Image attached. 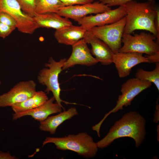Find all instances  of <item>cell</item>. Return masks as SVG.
<instances>
[{"instance_id": "1", "label": "cell", "mask_w": 159, "mask_h": 159, "mask_svg": "<svg viewBox=\"0 0 159 159\" xmlns=\"http://www.w3.org/2000/svg\"><path fill=\"white\" fill-rule=\"evenodd\" d=\"M145 118L139 112L130 111L115 121L106 135L96 143L98 148L108 146L115 140L128 137L134 140L135 146L139 147L146 135Z\"/></svg>"}, {"instance_id": "2", "label": "cell", "mask_w": 159, "mask_h": 159, "mask_svg": "<svg viewBox=\"0 0 159 159\" xmlns=\"http://www.w3.org/2000/svg\"><path fill=\"white\" fill-rule=\"evenodd\" d=\"M123 5L125 8L126 19L123 34H131L137 30H146L156 37V42L159 44V34L155 25L158 6L155 1L138 2L133 0Z\"/></svg>"}, {"instance_id": "3", "label": "cell", "mask_w": 159, "mask_h": 159, "mask_svg": "<svg viewBox=\"0 0 159 159\" xmlns=\"http://www.w3.org/2000/svg\"><path fill=\"white\" fill-rule=\"evenodd\" d=\"M50 143L54 144L57 149L73 151L87 158L94 157L98 149L96 143L86 132L69 134L62 137H46L43 142L42 147Z\"/></svg>"}, {"instance_id": "4", "label": "cell", "mask_w": 159, "mask_h": 159, "mask_svg": "<svg viewBox=\"0 0 159 159\" xmlns=\"http://www.w3.org/2000/svg\"><path fill=\"white\" fill-rule=\"evenodd\" d=\"M66 60L65 58L61 59L57 61L52 57H50L47 62L45 64V67L39 71L37 76L38 82L46 87L44 92L47 94L51 92L56 102L64 110H65L62 105V102L66 104H77L64 101L60 97L61 89L59 81V76L62 70L63 64Z\"/></svg>"}, {"instance_id": "5", "label": "cell", "mask_w": 159, "mask_h": 159, "mask_svg": "<svg viewBox=\"0 0 159 159\" xmlns=\"http://www.w3.org/2000/svg\"><path fill=\"white\" fill-rule=\"evenodd\" d=\"M152 84L150 82L135 77L127 80L122 85L120 90L121 94L119 96L115 106L106 114L98 123L93 126L92 129L99 132L103 122L110 114L122 110L124 107L130 105L135 97L143 91L150 87Z\"/></svg>"}, {"instance_id": "6", "label": "cell", "mask_w": 159, "mask_h": 159, "mask_svg": "<svg viewBox=\"0 0 159 159\" xmlns=\"http://www.w3.org/2000/svg\"><path fill=\"white\" fill-rule=\"evenodd\" d=\"M156 37L150 32H142L133 35L123 34L122 42L123 44L119 50L121 52H136L148 55L159 52V44L156 42Z\"/></svg>"}, {"instance_id": "7", "label": "cell", "mask_w": 159, "mask_h": 159, "mask_svg": "<svg viewBox=\"0 0 159 159\" xmlns=\"http://www.w3.org/2000/svg\"><path fill=\"white\" fill-rule=\"evenodd\" d=\"M126 21L125 16L114 23L93 27L89 30L106 43L113 53L119 52Z\"/></svg>"}, {"instance_id": "8", "label": "cell", "mask_w": 159, "mask_h": 159, "mask_svg": "<svg viewBox=\"0 0 159 159\" xmlns=\"http://www.w3.org/2000/svg\"><path fill=\"white\" fill-rule=\"evenodd\" d=\"M6 13L11 16L16 21V29L20 32L32 34L39 28L32 17L22 10L16 0H0V12Z\"/></svg>"}, {"instance_id": "9", "label": "cell", "mask_w": 159, "mask_h": 159, "mask_svg": "<svg viewBox=\"0 0 159 159\" xmlns=\"http://www.w3.org/2000/svg\"><path fill=\"white\" fill-rule=\"evenodd\" d=\"M36 87L32 80L18 82L8 92L0 95V107H11L25 101L36 92Z\"/></svg>"}, {"instance_id": "10", "label": "cell", "mask_w": 159, "mask_h": 159, "mask_svg": "<svg viewBox=\"0 0 159 159\" xmlns=\"http://www.w3.org/2000/svg\"><path fill=\"white\" fill-rule=\"evenodd\" d=\"M97 1L82 4L65 6L56 13L62 16L77 21L88 14L101 13L111 9L107 4Z\"/></svg>"}, {"instance_id": "11", "label": "cell", "mask_w": 159, "mask_h": 159, "mask_svg": "<svg viewBox=\"0 0 159 159\" xmlns=\"http://www.w3.org/2000/svg\"><path fill=\"white\" fill-rule=\"evenodd\" d=\"M125 8L123 5L117 9H111L96 14L87 16L77 21L78 24L89 30L92 28L101 26L116 22L126 16Z\"/></svg>"}, {"instance_id": "12", "label": "cell", "mask_w": 159, "mask_h": 159, "mask_svg": "<svg viewBox=\"0 0 159 159\" xmlns=\"http://www.w3.org/2000/svg\"><path fill=\"white\" fill-rule=\"evenodd\" d=\"M87 43L84 38L72 45V52L69 58L64 62L62 70H64L77 65L91 66L98 63L94 57Z\"/></svg>"}, {"instance_id": "13", "label": "cell", "mask_w": 159, "mask_h": 159, "mask_svg": "<svg viewBox=\"0 0 159 159\" xmlns=\"http://www.w3.org/2000/svg\"><path fill=\"white\" fill-rule=\"evenodd\" d=\"M112 63L115 64L119 77L124 78L129 75L134 67L143 63H148V61L142 53L118 52L114 54Z\"/></svg>"}, {"instance_id": "14", "label": "cell", "mask_w": 159, "mask_h": 159, "mask_svg": "<svg viewBox=\"0 0 159 159\" xmlns=\"http://www.w3.org/2000/svg\"><path fill=\"white\" fill-rule=\"evenodd\" d=\"M83 38L91 46V52L95 58L103 65L112 63L114 53L109 47L89 31H87Z\"/></svg>"}, {"instance_id": "15", "label": "cell", "mask_w": 159, "mask_h": 159, "mask_svg": "<svg viewBox=\"0 0 159 159\" xmlns=\"http://www.w3.org/2000/svg\"><path fill=\"white\" fill-rule=\"evenodd\" d=\"M52 96L44 103L35 108L14 113L12 114L13 120H16L26 116H30L40 122L45 120L51 115L62 112V108L56 102Z\"/></svg>"}, {"instance_id": "16", "label": "cell", "mask_w": 159, "mask_h": 159, "mask_svg": "<svg viewBox=\"0 0 159 159\" xmlns=\"http://www.w3.org/2000/svg\"><path fill=\"white\" fill-rule=\"evenodd\" d=\"M87 31L81 26H76L72 24L56 30L54 35L59 43L72 46L83 38Z\"/></svg>"}, {"instance_id": "17", "label": "cell", "mask_w": 159, "mask_h": 159, "mask_svg": "<svg viewBox=\"0 0 159 159\" xmlns=\"http://www.w3.org/2000/svg\"><path fill=\"white\" fill-rule=\"evenodd\" d=\"M78 111L76 107H71L67 110H64L57 114L48 116L45 120L40 122V130L54 134L57 127L65 121L78 115Z\"/></svg>"}, {"instance_id": "18", "label": "cell", "mask_w": 159, "mask_h": 159, "mask_svg": "<svg viewBox=\"0 0 159 159\" xmlns=\"http://www.w3.org/2000/svg\"><path fill=\"white\" fill-rule=\"evenodd\" d=\"M33 18L39 28H52L57 30L72 24L69 18L54 12L36 14Z\"/></svg>"}, {"instance_id": "19", "label": "cell", "mask_w": 159, "mask_h": 159, "mask_svg": "<svg viewBox=\"0 0 159 159\" xmlns=\"http://www.w3.org/2000/svg\"><path fill=\"white\" fill-rule=\"evenodd\" d=\"M49 98L47 94L42 91H36L31 97L25 101L14 105L11 108L14 113L32 109L44 103Z\"/></svg>"}, {"instance_id": "20", "label": "cell", "mask_w": 159, "mask_h": 159, "mask_svg": "<svg viewBox=\"0 0 159 159\" xmlns=\"http://www.w3.org/2000/svg\"><path fill=\"white\" fill-rule=\"evenodd\" d=\"M35 14L57 13L65 5L60 0H35Z\"/></svg>"}, {"instance_id": "21", "label": "cell", "mask_w": 159, "mask_h": 159, "mask_svg": "<svg viewBox=\"0 0 159 159\" xmlns=\"http://www.w3.org/2000/svg\"><path fill=\"white\" fill-rule=\"evenodd\" d=\"M154 69L147 71L142 68L138 69L135 74V77L140 80L153 83L159 91V62L155 63Z\"/></svg>"}, {"instance_id": "22", "label": "cell", "mask_w": 159, "mask_h": 159, "mask_svg": "<svg viewBox=\"0 0 159 159\" xmlns=\"http://www.w3.org/2000/svg\"><path fill=\"white\" fill-rule=\"evenodd\" d=\"M23 11L29 16L33 17L35 14V0H16Z\"/></svg>"}, {"instance_id": "23", "label": "cell", "mask_w": 159, "mask_h": 159, "mask_svg": "<svg viewBox=\"0 0 159 159\" xmlns=\"http://www.w3.org/2000/svg\"><path fill=\"white\" fill-rule=\"evenodd\" d=\"M0 22L16 28L17 24L16 21L11 16L6 13L0 12Z\"/></svg>"}, {"instance_id": "24", "label": "cell", "mask_w": 159, "mask_h": 159, "mask_svg": "<svg viewBox=\"0 0 159 159\" xmlns=\"http://www.w3.org/2000/svg\"><path fill=\"white\" fill-rule=\"evenodd\" d=\"M16 28L0 22V37L4 38L9 36Z\"/></svg>"}, {"instance_id": "25", "label": "cell", "mask_w": 159, "mask_h": 159, "mask_svg": "<svg viewBox=\"0 0 159 159\" xmlns=\"http://www.w3.org/2000/svg\"><path fill=\"white\" fill-rule=\"evenodd\" d=\"M105 4H107L110 7L112 6H121L127 2L133 0H96ZM148 1H153L154 0H146Z\"/></svg>"}, {"instance_id": "26", "label": "cell", "mask_w": 159, "mask_h": 159, "mask_svg": "<svg viewBox=\"0 0 159 159\" xmlns=\"http://www.w3.org/2000/svg\"><path fill=\"white\" fill-rule=\"evenodd\" d=\"M65 5L82 4L94 2L95 0H60Z\"/></svg>"}, {"instance_id": "27", "label": "cell", "mask_w": 159, "mask_h": 159, "mask_svg": "<svg viewBox=\"0 0 159 159\" xmlns=\"http://www.w3.org/2000/svg\"><path fill=\"white\" fill-rule=\"evenodd\" d=\"M148 61V63H156L159 62V52L146 56Z\"/></svg>"}, {"instance_id": "28", "label": "cell", "mask_w": 159, "mask_h": 159, "mask_svg": "<svg viewBox=\"0 0 159 159\" xmlns=\"http://www.w3.org/2000/svg\"><path fill=\"white\" fill-rule=\"evenodd\" d=\"M18 158L15 156L11 155L9 152H0V159H16Z\"/></svg>"}, {"instance_id": "29", "label": "cell", "mask_w": 159, "mask_h": 159, "mask_svg": "<svg viewBox=\"0 0 159 159\" xmlns=\"http://www.w3.org/2000/svg\"><path fill=\"white\" fill-rule=\"evenodd\" d=\"M156 16L155 20V25L158 33L159 34V10L158 7L156 10Z\"/></svg>"}, {"instance_id": "30", "label": "cell", "mask_w": 159, "mask_h": 159, "mask_svg": "<svg viewBox=\"0 0 159 159\" xmlns=\"http://www.w3.org/2000/svg\"><path fill=\"white\" fill-rule=\"evenodd\" d=\"M159 105L158 103H157L155 107V110L153 119V121L155 123H158V122L159 120Z\"/></svg>"}, {"instance_id": "31", "label": "cell", "mask_w": 159, "mask_h": 159, "mask_svg": "<svg viewBox=\"0 0 159 159\" xmlns=\"http://www.w3.org/2000/svg\"><path fill=\"white\" fill-rule=\"evenodd\" d=\"M1 84V81H0V85Z\"/></svg>"}]
</instances>
